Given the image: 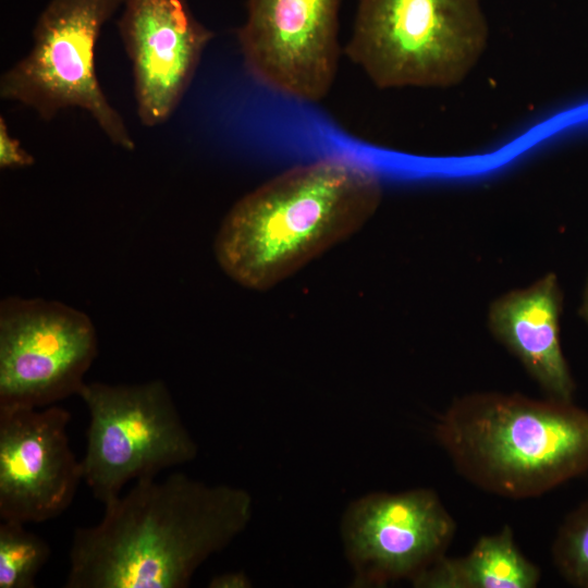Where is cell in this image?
<instances>
[{
    "label": "cell",
    "mask_w": 588,
    "mask_h": 588,
    "mask_svg": "<svg viewBox=\"0 0 588 588\" xmlns=\"http://www.w3.org/2000/svg\"><path fill=\"white\" fill-rule=\"evenodd\" d=\"M103 507L73 532L65 588H186L253 516L245 489L181 473L136 480Z\"/></svg>",
    "instance_id": "6da1fadb"
},
{
    "label": "cell",
    "mask_w": 588,
    "mask_h": 588,
    "mask_svg": "<svg viewBox=\"0 0 588 588\" xmlns=\"http://www.w3.org/2000/svg\"><path fill=\"white\" fill-rule=\"evenodd\" d=\"M381 199L377 173L347 157L293 167L238 199L213 243L221 269L268 290L358 231Z\"/></svg>",
    "instance_id": "7a4b0ae2"
},
{
    "label": "cell",
    "mask_w": 588,
    "mask_h": 588,
    "mask_svg": "<svg viewBox=\"0 0 588 588\" xmlns=\"http://www.w3.org/2000/svg\"><path fill=\"white\" fill-rule=\"evenodd\" d=\"M433 434L465 479L503 498L540 497L588 471V412L573 402L470 393Z\"/></svg>",
    "instance_id": "3957f363"
},
{
    "label": "cell",
    "mask_w": 588,
    "mask_h": 588,
    "mask_svg": "<svg viewBox=\"0 0 588 588\" xmlns=\"http://www.w3.org/2000/svg\"><path fill=\"white\" fill-rule=\"evenodd\" d=\"M487 35L480 0H358L345 53L379 88L449 87Z\"/></svg>",
    "instance_id": "277c9868"
},
{
    "label": "cell",
    "mask_w": 588,
    "mask_h": 588,
    "mask_svg": "<svg viewBox=\"0 0 588 588\" xmlns=\"http://www.w3.org/2000/svg\"><path fill=\"white\" fill-rule=\"evenodd\" d=\"M124 0H50L33 29L26 56L0 78V97L51 120L61 110H85L117 146L135 143L109 102L95 69V49L103 25Z\"/></svg>",
    "instance_id": "5b68a950"
},
{
    "label": "cell",
    "mask_w": 588,
    "mask_h": 588,
    "mask_svg": "<svg viewBox=\"0 0 588 588\" xmlns=\"http://www.w3.org/2000/svg\"><path fill=\"white\" fill-rule=\"evenodd\" d=\"M89 422L83 480L102 504L132 480L192 462L198 445L162 380L135 384L86 382L78 393Z\"/></svg>",
    "instance_id": "8992f818"
},
{
    "label": "cell",
    "mask_w": 588,
    "mask_h": 588,
    "mask_svg": "<svg viewBox=\"0 0 588 588\" xmlns=\"http://www.w3.org/2000/svg\"><path fill=\"white\" fill-rule=\"evenodd\" d=\"M98 354L83 311L57 301L9 296L0 304V407H46L78 395Z\"/></svg>",
    "instance_id": "52a82bcc"
},
{
    "label": "cell",
    "mask_w": 588,
    "mask_h": 588,
    "mask_svg": "<svg viewBox=\"0 0 588 588\" xmlns=\"http://www.w3.org/2000/svg\"><path fill=\"white\" fill-rule=\"evenodd\" d=\"M455 530V520L432 489L372 492L354 500L341 520L352 587L412 581L445 555Z\"/></svg>",
    "instance_id": "ba28073f"
},
{
    "label": "cell",
    "mask_w": 588,
    "mask_h": 588,
    "mask_svg": "<svg viewBox=\"0 0 588 588\" xmlns=\"http://www.w3.org/2000/svg\"><path fill=\"white\" fill-rule=\"evenodd\" d=\"M339 9L340 0H247L237 40L250 75L290 99L321 101L339 65Z\"/></svg>",
    "instance_id": "9c48e42d"
},
{
    "label": "cell",
    "mask_w": 588,
    "mask_h": 588,
    "mask_svg": "<svg viewBox=\"0 0 588 588\" xmlns=\"http://www.w3.org/2000/svg\"><path fill=\"white\" fill-rule=\"evenodd\" d=\"M58 405L0 407V518L44 523L63 514L83 480Z\"/></svg>",
    "instance_id": "30bf717a"
},
{
    "label": "cell",
    "mask_w": 588,
    "mask_h": 588,
    "mask_svg": "<svg viewBox=\"0 0 588 588\" xmlns=\"http://www.w3.org/2000/svg\"><path fill=\"white\" fill-rule=\"evenodd\" d=\"M118 29L132 63L134 96L143 125L166 122L188 89L215 33L187 0H124Z\"/></svg>",
    "instance_id": "8fae6325"
},
{
    "label": "cell",
    "mask_w": 588,
    "mask_h": 588,
    "mask_svg": "<svg viewBox=\"0 0 588 588\" xmlns=\"http://www.w3.org/2000/svg\"><path fill=\"white\" fill-rule=\"evenodd\" d=\"M562 292L554 274L497 298L488 326L548 397L573 402L575 382L560 341Z\"/></svg>",
    "instance_id": "7c38bea8"
},
{
    "label": "cell",
    "mask_w": 588,
    "mask_h": 588,
    "mask_svg": "<svg viewBox=\"0 0 588 588\" xmlns=\"http://www.w3.org/2000/svg\"><path fill=\"white\" fill-rule=\"evenodd\" d=\"M540 568L517 547L510 526L481 536L458 558L441 556L411 584L416 588H535Z\"/></svg>",
    "instance_id": "4fadbf2b"
},
{
    "label": "cell",
    "mask_w": 588,
    "mask_h": 588,
    "mask_svg": "<svg viewBox=\"0 0 588 588\" xmlns=\"http://www.w3.org/2000/svg\"><path fill=\"white\" fill-rule=\"evenodd\" d=\"M17 520L0 523V588H34L49 561L50 544Z\"/></svg>",
    "instance_id": "5bb4252c"
},
{
    "label": "cell",
    "mask_w": 588,
    "mask_h": 588,
    "mask_svg": "<svg viewBox=\"0 0 588 588\" xmlns=\"http://www.w3.org/2000/svg\"><path fill=\"white\" fill-rule=\"evenodd\" d=\"M552 559L568 584L588 588V498L560 526L552 546Z\"/></svg>",
    "instance_id": "9a60e30c"
},
{
    "label": "cell",
    "mask_w": 588,
    "mask_h": 588,
    "mask_svg": "<svg viewBox=\"0 0 588 588\" xmlns=\"http://www.w3.org/2000/svg\"><path fill=\"white\" fill-rule=\"evenodd\" d=\"M34 157L10 134L5 119L0 118V167L17 169L34 164Z\"/></svg>",
    "instance_id": "2e32d148"
},
{
    "label": "cell",
    "mask_w": 588,
    "mask_h": 588,
    "mask_svg": "<svg viewBox=\"0 0 588 588\" xmlns=\"http://www.w3.org/2000/svg\"><path fill=\"white\" fill-rule=\"evenodd\" d=\"M210 588H248L252 587V580L244 572H226L213 576L209 583Z\"/></svg>",
    "instance_id": "e0dca14e"
},
{
    "label": "cell",
    "mask_w": 588,
    "mask_h": 588,
    "mask_svg": "<svg viewBox=\"0 0 588 588\" xmlns=\"http://www.w3.org/2000/svg\"><path fill=\"white\" fill-rule=\"evenodd\" d=\"M579 313L581 317L586 320V322H588V281L584 290Z\"/></svg>",
    "instance_id": "ac0fdd59"
}]
</instances>
